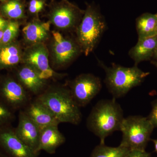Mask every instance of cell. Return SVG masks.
<instances>
[{
    "label": "cell",
    "instance_id": "obj_1",
    "mask_svg": "<svg viewBox=\"0 0 157 157\" xmlns=\"http://www.w3.org/2000/svg\"><path fill=\"white\" fill-rule=\"evenodd\" d=\"M124 119L123 112L115 98L99 101L93 107L86 120V126L104 144L105 138L120 131Z\"/></svg>",
    "mask_w": 157,
    "mask_h": 157
},
{
    "label": "cell",
    "instance_id": "obj_5",
    "mask_svg": "<svg viewBox=\"0 0 157 157\" xmlns=\"http://www.w3.org/2000/svg\"><path fill=\"white\" fill-rule=\"evenodd\" d=\"M155 127L148 117L130 116L124 118L120 131V145L129 149L145 150Z\"/></svg>",
    "mask_w": 157,
    "mask_h": 157
},
{
    "label": "cell",
    "instance_id": "obj_33",
    "mask_svg": "<svg viewBox=\"0 0 157 157\" xmlns=\"http://www.w3.org/2000/svg\"><path fill=\"white\" fill-rule=\"evenodd\" d=\"M8 0H0V3L4 2H6Z\"/></svg>",
    "mask_w": 157,
    "mask_h": 157
},
{
    "label": "cell",
    "instance_id": "obj_24",
    "mask_svg": "<svg viewBox=\"0 0 157 157\" xmlns=\"http://www.w3.org/2000/svg\"><path fill=\"white\" fill-rule=\"evenodd\" d=\"M46 6V0H30L27 4V12L33 17H39V13L45 10Z\"/></svg>",
    "mask_w": 157,
    "mask_h": 157
},
{
    "label": "cell",
    "instance_id": "obj_9",
    "mask_svg": "<svg viewBox=\"0 0 157 157\" xmlns=\"http://www.w3.org/2000/svg\"><path fill=\"white\" fill-rule=\"evenodd\" d=\"M49 53L45 43H38L25 46L24 49L22 63L33 67L43 78L49 80L63 78L66 74L57 73L51 67Z\"/></svg>",
    "mask_w": 157,
    "mask_h": 157
},
{
    "label": "cell",
    "instance_id": "obj_21",
    "mask_svg": "<svg viewBox=\"0 0 157 157\" xmlns=\"http://www.w3.org/2000/svg\"><path fill=\"white\" fill-rule=\"evenodd\" d=\"M129 150L121 145L117 147H111L100 144L94 150L90 157H124Z\"/></svg>",
    "mask_w": 157,
    "mask_h": 157
},
{
    "label": "cell",
    "instance_id": "obj_20",
    "mask_svg": "<svg viewBox=\"0 0 157 157\" xmlns=\"http://www.w3.org/2000/svg\"><path fill=\"white\" fill-rule=\"evenodd\" d=\"M136 28L138 39L157 36V14H141L136 19Z\"/></svg>",
    "mask_w": 157,
    "mask_h": 157
},
{
    "label": "cell",
    "instance_id": "obj_26",
    "mask_svg": "<svg viewBox=\"0 0 157 157\" xmlns=\"http://www.w3.org/2000/svg\"><path fill=\"white\" fill-rule=\"evenodd\" d=\"M155 127H157V101L152 104V108L148 117Z\"/></svg>",
    "mask_w": 157,
    "mask_h": 157
},
{
    "label": "cell",
    "instance_id": "obj_17",
    "mask_svg": "<svg viewBox=\"0 0 157 157\" xmlns=\"http://www.w3.org/2000/svg\"><path fill=\"white\" fill-rule=\"evenodd\" d=\"M66 141V138L59 130L58 126H52L42 129L40 132L37 152L44 151L49 154H53L57 149Z\"/></svg>",
    "mask_w": 157,
    "mask_h": 157
},
{
    "label": "cell",
    "instance_id": "obj_14",
    "mask_svg": "<svg viewBox=\"0 0 157 157\" xmlns=\"http://www.w3.org/2000/svg\"><path fill=\"white\" fill-rule=\"evenodd\" d=\"M50 25L48 21H42L39 17H33L28 22L22 30L25 46L48 42L51 36Z\"/></svg>",
    "mask_w": 157,
    "mask_h": 157
},
{
    "label": "cell",
    "instance_id": "obj_32",
    "mask_svg": "<svg viewBox=\"0 0 157 157\" xmlns=\"http://www.w3.org/2000/svg\"><path fill=\"white\" fill-rule=\"evenodd\" d=\"M0 157H6L3 153L2 152H0Z\"/></svg>",
    "mask_w": 157,
    "mask_h": 157
},
{
    "label": "cell",
    "instance_id": "obj_10",
    "mask_svg": "<svg viewBox=\"0 0 157 157\" xmlns=\"http://www.w3.org/2000/svg\"><path fill=\"white\" fill-rule=\"evenodd\" d=\"M71 95L79 107L86 106L102 88L100 78L90 73H82L70 83Z\"/></svg>",
    "mask_w": 157,
    "mask_h": 157
},
{
    "label": "cell",
    "instance_id": "obj_6",
    "mask_svg": "<svg viewBox=\"0 0 157 157\" xmlns=\"http://www.w3.org/2000/svg\"><path fill=\"white\" fill-rule=\"evenodd\" d=\"M48 41L49 62L54 70L67 67L82 53L75 38L64 36L59 31H52Z\"/></svg>",
    "mask_w": 157,
    "mask_h": 157
},
{
    "label": "cell",
    "instance_id": "obj_19",
    "mask_svg": "<svg viewBox=\"0 0 157 157\" xmlns=\"http://www.w3.org/2000/svg\"><path fill=\"white\" fill-rule=\"evenodd\" d=\"M26 0H8L0 3V14L9 20L21 21L27 18Z\"/></svg>",
    "mask_w": 157,
    "mask_h": 157
},
{
    "label": "cell",
    "instance_id": "obj_29",
    "mask_svg": "<svg viewBox=\"0 0 157 157\" xmlns=\"http://www.w3.org/2000/svg\"><path fill=\"white\" fill-rule=\"evenodd\" d=\"M3 33H4V31L0 30V44H1V42H2V39Z\"/></svg>",
    "mask_w": 157,
    "mask_h": 157
},
{
    "label": "cell",
    "instance_id": "obj_31",
    "mask_svg": "<svg viewBox=\"0 0 157 157\" xmlns=\"http://www.w3.org/2000/svg\"><path fill=\"white\" fill-rule=\"evenodd\" d=\"M152 63L157 68V62L152 61Z\"/></svg>",
    "mask_w": 157,
    "mask_h": 157
},
{
    "label": "cell",
    "instance_id": "obj_11",
    "mask_svg": "<svg viewBox=\"0 0 157 157\" xmlns=\"http://www.w3.org/2000/svg\"><path fill=\"white\" fill-rule=\"evenodd\" d=\"M0 149L6 157H38L39 154L20 139L11 125L0 128Z\"/></svg>",
    "mask_w": 157,
    "mask_h": 157
},
{
    "label": "cell",
    "instance_id": "obj_36",
    "mask_svg": "<svg viewBox=\"0 0 157 157\" xmlns=\"http://www.w3.org/2000/svg\"></svg>",
    "mask_w": 157,
    "mask_h": 157
},
{
    "label": "cell",
    "instance_id": "obj_8",
    "mask_svg": "<svg viewBox=\"0 0 157 157\" xmlns=\"http://www.w3.org/2000/svg\"><path fill=\"white\" fill-rule=\"evenodd\" d=\"M31 96L14 75L0 76V100L13 111L24 109Z\"/></svg>",
    "mask_w": 157,
    "mask_h": 157
},
{
    "label": "cell",
    "instance_id": "obj_2",
    "mask_svg": "<svg viewBox=\"0 0 157 157\" xmlns=\"http://www.w3.org/2000/svg\"><path fill=\"white\" fill-rule=\"evenodd\" d=\"M36 98L50 109L60 123L78 125L81 122L82 115L80 107L73 99L69 87L49 85Z\"/></svg>",
    "mask_w": 157,
    "mask_h": 157
},
{
    "label": "cell",
    "instance_id": "obj_30",
    "mask_svg": "<svg viewBox=\"0 0 157 157\" xmlns=\"http://www.w3.org/2000/svg\"><path fill=\"white\" fill-rule=\"evenodd\" d=\"M154 142L155 150L157 153V139L154 140Z\"/></svg>",
    "mask_w": 157,
    "mask_h": 157
},
{
    "label": "cell",
    "instance_id": "obj_13",
    "mask_svg": "<svg viewBox=\"0 0 157 157\" xmlns=\"http://www.w3.org/2000/svg\"><path fill=\"white\" fill-rule=\"evenodd\" d=\"M15 133L23 142L37 153L41 130L23 109L19 110L18 124Z\"/></svg>",
    "mask_w": 157,
    "mask_h": 157
},
{
    "label": "cell",
    "instance_id": "obj_35",
    "mask_svg": "<svg viewBox=\"0 0 157 157\" xmlns=\"http://www.w3.org/2000/svg\"><path fill=\"white\" fill-rule=\"evenodd\" d=\"M156 14H157V13Z\"/></svg>",
    "mask_w": 157,
    "mask_h": 157
},
{
    "label": "cell",
    "instance_id": "obj_23",
    "mask_svg": "<svg viewBox=\"0 0 157 157\" xmlns=\"http://www.w3.org/2000/svg\"><path fill=\"white\" fill-rule=\"evenodd\" d=\"M14 113L0 100V128L11 125L15 119Z\"/></svg>",
    "mask_w": 157,
    "mask_h": 157
},
{
    "label": "cell",
    "instance_id": "obj_22",
    "mask_svg": "<svg viewBox=\"0 0 157 157\" xmlns=\"http://www.w3.org/2000/svg\"><path fill=\"white\" fill-rule=\"evenodd\" d=\"M20 21L9 20L8 25L3 33V36L0 44H6L17 40L19 35Z\"/></svg>",
    "mask_w": 157,
    "mask_h": 157
},
{
    "label": "cell",
    "instance_id": "obj_12",
    "mask_svg": "<svg viewBox=\"0 0 157 157\" xmlns=\"http://www.w3.org/2000/svg\"><path fill=\"white\" fill-rule=\"evenodd\" d=\"M13 70L14 77L31 95L39 96L49 86V80L29 65L21 63Z\"/></svg>",
    "mask_w": 157,
    "mask_h": 157
},
{
    "label": "cell",
    "instance_id": "obj_27",
    "mask_svg": "<svg viewBox=\"0 0 157 157\" xmlns=\"http://www.w3.org/2000/svg\"><path fill=\"white\" fill-rule=\"evenodd\" d=\"M9 20L6 19L0 14V30L4 31L9 23Z\"/></svg>",
    "mask_w": 157,
    "mask_h": 157
},
{
    "label": "cell",
    "instance_id": "obj_28",
    "mask_svg": "<svg viewBox=\"0 0 157 157\" xmlns=\"http://www.w3.org/2000/svg\"><path fill=\"white\" fill-rule=\"evenodd\" d=\"M152 61L157 62V45L156 47L155 50L154 54L153 56Z\"/></svg>",
    "mask_w": 157,
    "mask_h": 157
},
{
    "label": "cell",
    "instance_id": "obj_18",
    "mask_svg": "<svg viewBox=\"0 0 157 157\" xmlns=\"http://www.w3.org/2000/svg\"><path fill=\"white\" fill-rule=\"evenodd\" d=\"M157 45V36L139 39L129 52V56L135 65L144 61L152 59Z\"/></svg>",
    "mask_w": 157,
    "mask_h": 157
},
{
    "label": "cell",
    "instance_id": "obj_16",
    "mask_svg": "<svg viewBox=\"0 0 157 157\" xmlns=\"http://www.w3.org/2000/svg\"><path fill=\"white\" fill-rule=\"evenodd\" d=\"M24 48L16 40L6 44H0V71L13 70L22 63Z\"/></svg>",
    "mask_w": 157,
    "mask_h": 157
},
{
    "label": "cell",
    "instance_id": "obj_25",
    "mask_svg": "<svg viewBox=\"0 0 157 157\" xmlns=\"http://www.w3.org/2000/svg\"><path fill=\"white\" fill-rule=\"evenodd\" d=\"M124 157H151L145 150H130Z\"/></svg>",
    "mask_w": 157,
    "mask_h": 157
},
{
    "label": "cell",
    "instance_id": "obj_34",
    "mask_svg": "<svg viewBox=\"0 0 157 157\" xmlns=\"http://www.w3.org/2000/svg\"><path fill=\"white\" fill-rule=\"evenodd\" d=\"M62 1H67V0H62Z\"/></svg>",
    "mask_w": 157,
    "mask_h": 157
},
{
    "label": "cell",
    "instance_id": "obj_3",
    "mask_svg": "<svg viewBox=\"0 0 157 157\" xmlns=\"http://www.w3.org/2000/svg\"><path fill=\"white\" fill-rule=\"evenodd\" d=\"M107 28L106 21L94 5L86 4V9L75 31V39L82 53L88 56L98 45Z\"/></svg>",
    "mask_w": 157,
    "mask_h": 157
},
{
    "label": "cell",
    "instance_id": "obj_4",
    "mask_svg": "<svg viewBox=\"0 0 157 157\" xmlns=\"http://www.w3.org/2000/svg\"><path fill=\"white\" fill-rule=\"evenodd\" d=\"M99 63L106 73L104 82L115 99L123 97L132 88L140 85L149 74L136 65L126 67L113 64L111 67H107L101 62Z\"/></svg>",
    "mask_w": 157,
    "mask_h": 157
},
{
    "label": "cell",
    "instance_id": "obj_15",
    "mask_svg": "<svg viewBox=\"0 0 157 157\" xmlns=\"http://www.w3.org/2000/svg\"><path fill=\"white\" fill-rule=\"evenodd\" d=\"M23 110L41 130L60 124L50 109L36 98L31 100Z\"/></svg>",
    "mask_w": 157,
    "mask_h": 157
},
{
    "label": "cell",
    "instance_id": "obj_7",
    "mask_svg": "<svg viewBox=\"0 0 157 157\" xmlns=\"http://www.w3.org/2000/svg\"><path fill=\"white\" fill-rule=\"evenodd\" d=\"M84 10L68 1L52 0L46 14L48 21L59 31L75 32L80 23Z\"/></svg>",
    "mask_w": 157,
    "mask_h": 157
}]
</instances>
